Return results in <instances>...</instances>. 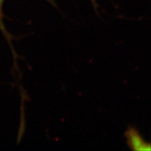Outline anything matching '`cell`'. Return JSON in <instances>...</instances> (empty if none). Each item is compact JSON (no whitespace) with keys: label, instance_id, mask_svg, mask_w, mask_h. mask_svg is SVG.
Returning a JSON list of instances; mask_svg holds the SVG:
<instances>
[{"label":"cell","instance_id":"cell-1","mask_svg":"<svg viewBox=\"0 0 151 151\" xmlns=\"http://www.w3.org/2000/svg\"><path fill=\"white\" fill-rule=\"evenodd\" d=\"M127 145L134 150H150V144L146 142L135 129H128L125 134Z\"/></svg>","mask_w":151,"mask_h":151},{"label":"cell","instance_id":"cell-2","mask_svg":"<svg viewBox=\"0 0 151 151\" xmlns=\"http://www.w3.org/2000/svg\"><path fill=\"white\" fill-rule=\"evenodd\" d=\"M4 0H0V28L4 31L5 28L4 27L3 22H2V13H1V7H2V3Z\"/></svg>","mask_w":151,"mask_h":151}]
</instances>
